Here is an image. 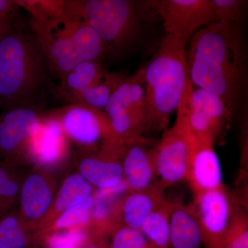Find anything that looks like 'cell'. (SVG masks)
Instances as JSON below:
<instances>
[{"label":"cell","instance_id":"cell-23","mask_svg":"<svg viewBox=\"0 0 248 248\" xmlns=\"http://www.w3.org/2000/svg\"><path fill=\"white\" fill-rule=\"evenodd\" d=\"M175 202L166 199L153 210L140 231L153 248H170V220Z\"/></svg>","mask_w":248,"mask_h":248},{"label":"cell","instance_id":"cell-9","mask_svg":"<svg viewBox=\"0 0 248 248\" xmlns=\"http://www.w3.org/2000/svg\"><path fill=\"white\" fill-rule=\"evenodd\" d=\"M46 114L58 120L68 140L82 147L84 151L123 145L115 138L107 115L101 110L71 104Z\"/></svg>","mask_w":248,"mask_h":248},{"label":"cell","instance_id":"cell-21","mask_svg":"<svg viewBox=\"0 0 248 248\" xmlns=\"http://www.w3.org/2000/svg\"><path fill=\"white\" fill-rule=\"evenodd\" d=\"M93 195V186L79 172L68 175L57 191L42 231L45 232L62 213L88 200Z\"/></svg>","mask_w":248,"mask_h":248},{"label":"cell","instance_id":"cell-31","mask_svg":"<svg viewBox=\"0 0 248 248\" xmlns=\"http://www.w3.org/2000/svg\"><path fill=\"white\" fill-rule=\"evenodd\" d=\"M17 6L24 8L35 19H43L62 14L66 1H15Z\"/></svg>","mask_w":248,"mask_h":248},{"label":"cell","instance_id":"cell-6","mask_svg":"<svg viewBox=\"0 0 248 248\" xmlns=\"http://www.w3.org/2000/svg\"><path fill=\"white\" fill-rule=\"evenodd\" d=\"M104 110L115 138L122 144L144 137L147 114L143 69L124 78Z\"/></svg>","mask_w":248,"mask_h":248},{"label":"cell","instance_id":"cell-19","mask_svg":"<svg viewBox=\"0 0 248 248\" xmlns=\"http://www.w3.org/2000/svg\"><path fill=\"white\" fill-rule=\"evenodd\" d=\"M202 246L200 221L193 203L175 202L170 220V247L201 248Z\"/></svg>","mask_w":248,"mask_h":248},{"label":"cell","instance_id":"cell-14","mask_svg":"<svg viewBox=\"0 0 248 248\" xmlns=\"http://www.w3.org/2000/svg\"><path fill=\"white\" fill-rule=\"evenodd\" d=\"M124 148L105 146L95 151H84L78 164L79 174L99 190L115 188L124 182L121 156Z\"/></svg>","mask_w":248,"mask_h":248},{"label":"cell","instance_id":"cell-33","mask_svg":"<svg viewBox=\"0 0 248 248\" xmlns=\"http://www.w3.org/2000/svg\"><path fill=\"white\" fill-rule=\"evenodd\" d=\"M16 20H17V19H16ZM14 23H12V24H9V23L1 22V21H0V40H1V37L4 35V34L7 32L10 28L11 27V26L14 24Z\"/></svg>","mask_w":248,"mask_h":248},{"label":"cell","instance_id":"cell-16","mask_svg":"<svg viewBox=\"0 0 248 248\" xmlns=\"http://www.w3.org/2000/svg\"><path fill=\"white\" fill-rule=\"evenodd\" d=\"M156 141L144 136L125 144L121 163L124 180L130 190H143L156 182L153 153V146Z\"/></svg>","mask_w":248,"mask_h":248},{"label":"cell","instance_id":"cell-20","mask_svg":"<svg viewBox=\"0 0 248 248\" xmlns=\"http://www.w3.org/2000/svg\"><path fill=\"white\" fill-rule=\"evenodd\" d=\"M107 73L98 60L82 62L59 82L54 97L67 104H71L76 96L98 82Z\"/></svg>","mask_w":248,"mask_h":248},{"label":"cell","instance_id":"cell-25","mask_svg":"<svg viewBox=\"0 0 248 248\" xmlns=\"http://www.w3.org/2000/svg\"><path fill=\"white\" fill-rule=\"evenodd\" d=\"M125 77L107 72L104 77L92 86L75 97L71 104H81L102 110Z\"/></svg>","mask_w":248,"mask_h":248},{"label":"cell","instance_id":"cell-18","mask_svg":"<svg viewBox=\"0 0 248 248\" xmlns=\"http://www.w3.org/2000/svg\"><path fill=\"white\" fill-rule=\"evenodd\" d=\"M187 182L193 196L224 186L219 159L213 143L197 140Z\"/></svg>","mask_w":248,"mask_h":248},{"label":"cell","instance_id":"cell-8","mask_svg":"<svg viewBox=\"0 0 248 248\" xmlns=\"http://www.w3.org/2000/svg\"><path fill=\"white\" fill-rule=\"evenodd\" d=\"M178 108L182 111L191 133L199 141L214 145L223 141L232 112L221 98L195 88L189 79Z\"/></svg>","mask_w":248,"mask_h":248},{"label":"cell","instance_id":"cell-5","mask_svg":"<svg viewBox=\"0 0 248 248\" xmlns=\"http://www.w3.org/2000/svg\"><path fill=\"white\" fill-rule=\"evenodd\" d=\"M82 5L104 44L105 58L119 59L130 53L141 38L148 14L156 11L154 1L83 0Z\"/></svg>","mask_w":248,"mask_h":248},{"label":"cell","instance_id":"cell-17","mask_svg":"<svg viewBox=\"0 0 248 248\" xmlns=\"http://www.w3.org/2000/svg\"><path fill=\"white\" fill-rule=\"evenodd\" d=\"M165 191L157 182L143 190L130 191L116 207L120 226L140 231L150 214L166 200Z\"/></svg>","mask_w":248,"mask_h":248},{"label":"cell","instance_id":"cell-4","mask_svg":"<svg viewBox=\"0 0 248 248\" xmlns=\"http://www.w3.org/2000/svg\"><path fill=\"white\" fill-rule=\"evenodd\" d=\"M186 45L166 35L143 68L146 133H164L179 107L189 79Z\"/></svg>","mask_w":248,"mask_h":248},{"label":"cell","instance_id":"cell-11","mask_svg":"<svg viewBox=\"0 0 248 248\" xmlns=\"http://www.w3.org/2000/svg\"><path fill=\"white\" fill-rule=\"evenodd\" d=\"M154 4L166 35L185 45L197 31L217 22L213 0H155Z\"/></svg>","mask_w":248,"mask_h":248},{"label":"cell","instance_id":"cell-3","mask_svg":"<svg viewBox=\"0 0 248 248\" xmlns=\"http://www.w3.org/2000/svg\"><path fill=\"white\" fill-rule=\"evenodd\" d=\"M29 26L59 82L77 65L105 58L104 44L89 24L82 1H66L62 14L43 19L31 17Z\"/></svg>","mask_w":248,"mask_h":248},{"label":"cell","instance_id":"cell-34","mask_svg":"<svg viewBox=\"0 0 248 248\" xmlns=\"http://www.w3.org/2000/svg\"><path fill=\"white\" fill-rule=\"evenodd\" d=\"M50 248H76L73 246H68V245H62V246H55V247Z\"/></svg>","mask_w":248,"mask_h":248},{"label":"cell","instance_id":"cell-24","mask_svg":"<svg viewBox=\"0 0 248 248\" xmlns=\"http://www.w3.org/2000/svg\"><path fill=\"white\" fill-rule=\"evenodd\" d=\"M19 166L0 161V218L16 208L24 174Z\"/></svg>","mask_w":248,"mask_h":248},{"label":"cell","instance_id":"cell-26","mask_svg":"<svg viewBox=\"0 0 248 248\" xmlns=\"http://www.w3.org/2000/svg\"><path fill=\"white\" fill-rule=\"evenodd\" d=\"M226 248H248V214L244 204L232 197Z\"/></svg>","mask_w":248,"mask_h":248},{"label":"cell","instance_id":"cell-12","mask_svg":"<svg viewBox=\"0 0 248 248\" xmlns=\"http://www.w3.org/2000/svg\"><path fill=\"white\" fill-rule=\"evenodd\" d=\"M56 192L55 180L45 171L32 170L24 174L18 200L17 214L28 231L40 234Z\"/></svg>","mask_w":248,"mask_h":248},{"label":"cell","instance_id":"cell-7","mask_svg":"<svg viewBox=\"0 0 248 248\" xmlns=\"http://www.w3.org/2000/svg\"><path fill=\"white\" fill-rule=\"evenodd\" d=\"M175 123L163 133L153 146L156 182L165 190L187 182L197 140L191 133L180 109Z\"/></svg>","mask_w":248,"mask_h":248},{"label":"cell","instance_id":"cell-1","mask_svg":"<svg viewBox=\"0 0 248 248\" xmlns=\"http://www.w3.org/2000/svg\"><path fill=\"white\" fill-rule=\"evenodd\" d=\"M187 57L194 86L216 94L234 113L247 86V45L241 25L217 22L190 38Z\"/></svg>","mask_w":248,"mask_h":248},{"label":"cell","instance_id":"cell-30","mask_svg":"<svg viewBox=\"0 0 248 248\" xmlns=\"http://www.w3.org/2000/svg\"><path fill=\"white\" fill-rule=\"evenodd\" d=\"M107 248H153L141 231L125 226L116 228Z\"/></svg>","mask_w":248,"mask_h":248},{"label":"cell","instance_id":"cell-29","mask_svg":"<svg viewBox=\"0 0 248 248\" xmlns=\"http://www.w3.org/2000/svg\"><path fill=\"white\" fill-rule=\"evenodd\" d=\"M217 22L234 23L241 25L244 22L248 1L213 0Z\"/></svg>","mask_w":248,"mask_h":248},{"label":"cell","instance_id":"cell-32","mask_svg":"<svg viewBox=\"0 0 248 248\" xmlns=\"http://www.w3.org/2000/svg\"><path fill=\"white\" fill-rule=\"evenodd\" d=\"M17 7L15 1L0 0V21L9 24L16 22L14 14Z\"/></svg>","mask_w":248,"mask_h":248},{"label":"cell","instance_id":"cell-27","mask_svg":"<svg viewBox=\"0 0 248 248\" xmlns=\"http://www.w3.org/2000/svg\"><path fill=\"white\" fill-rule=\"evenodd\" d=\"M94 203V195H93L88 200L71 207L59 215L48 229L52 227L53 231H57L86 226L91 221Z\"/></svg>","mask_w":248,"mask_h":248},{"label":"cell","instance_id":"cell-10","mask_svg":"<svg viewBox=\"0 0 248 248\" xmlns=\"http://www.w3.org/2000/svg\"><path fill=\"white\" fill-rule=\"evenodd\" d=\"M43 111L15 108L0 115V161L20 167L30 141L40 132Z\"/></svg>","mask_w":248,"mask_h":248},{"label":"cell","instance_id":"cell-2","mask_svg":"<svg viewBox=\"0 0 248 248\" xmlns=\"http://www.w3.org/2000/svg\"><path fill=\"white\" fill-rule=\"evenodd\" d=\"M30 26L16 20L0 40V108L43 111L57 84Z\"/></svg>","mask_w":248,"mask_h":248},{"label":"cell","instance_id":"cell-22","mask_svg":"<svg viewBox=\"0 0 248 248\" xmlns=\"http://www.w3.org/2000/svg\"><path fill=\"white\" fill-rule=\"evenodd\" d=\"M43 238L28 231L14 209L0 218V248H40Z\"/></svg>","mask_w":248,"mask_h":248},{"label":"cell","instance_id":"cell-15","mask_svg":"<svg viewBox=\"0 0 248 248\" xmlns=\"http://www.w3.org/2000/svg\"><path fill=\"white\" fill-rule=\"evenodd\" d=\"M69 151L68 138L60 122L44 112L40 132L29 143L27 161L35 163L40 169L53 167L68 157Z\"/></svg>","mask_w":248,"mask_h":248},{"label":"cell","instance_id":"cell-28","mask_svg":"<svg viewBox=\"0 0 248 248\" xmlns=\"http://www.w3.org/2000/svg\"><path fill=\"white\" fill-rule=\"evenodd\" d=\"M43 243L47 248L68 245L76 248H82L91 244V236L86 226L50 232L45 234Z\"/></svg>","mask_w":248,"mask_h":248},{"label":"cell","instance_id":"cell-13","mask_svg":"<svg viewBox=\"0 0 248 248\" xmlns=\"http://www.w3.org/2000/svg\"><path fill=\"white\" fill-rule=\"evenodd\" d=\"M231 200L225 186L193 196L204 248H226Z\"/></svg>","mask_w":248,"mask_h":248}]
</instances>
